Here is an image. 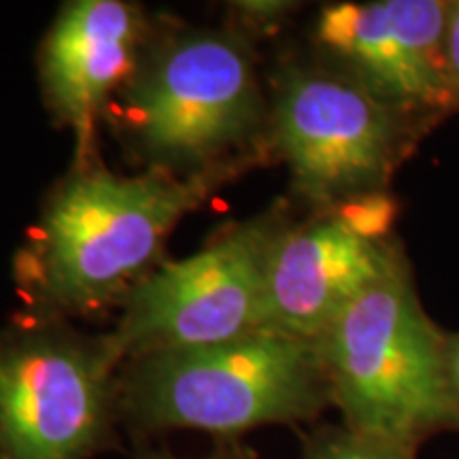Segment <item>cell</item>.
Wrapping results in <instances>:
<instances>
[{"mask_svg": "<svg viewBox=\"0 0 459 459\" xmlns=\"http://www.w3.org/2000/svg\"><path fill=\"white\" fill-rule=\"evenodd\" d=\"M445 74L453 113H459V0H446L445 11Z\"/></svg>", "mask_w": 459, "mask_h": 459, "instance_id": "7c38bea8", "label": "cell"}, {"mask_svg": "<svg viewBox=\"0 0 459 459\" xmlns=\"http://www.w3.org/2000/svg\"><path fill=\"white\" fill-rule=\"evenodd\" d=\"M122 100L126 134L156 170L211 169L260 134L266 145V100L238 32H183L160 43L132 71Z\"/></svg>", "mask_w": 459, "mask_h": 459, "instance_id": "277c9868", "label": "cell"}, {"mask_svg": "<svg viewBox=\"0 0 459 459\" xmlns=\"http://www.w3.org/2000/svg\"><path fill=\"white\" fill-rule=\"evenodd\" d=\"M317 347L342 426L415 453L459 432L446 330L423 307L409 255L355 296Z\"/></svg>", "mask_w": 459, "mask_h": 459, "instance_id": "6da1fadb", "label": "cell"}, {"mask_svg": "<svg viewBox=\"0 0 459 459\" xmlns=\"http://www.w3.org/2000/svg\"><path fill=\"white\" fill-rule=\"evenodd\" d=\"M111 338L30 334L0 347V459H91L117 443Z\"/></svg>", "mask_w": 459, "mask_h": 459, "instance_id": "52a82bcc", "label": "cell"}, {"mask_svg": "<svg viewBox=\"0 0 459 459\" xmlns=\"http://www.w3.org/2000/svg\"><path fill=\"white\" fill-rule=\"evenodd\" d=\"M419 453L358 434L342 423H321L302 436L300 459H417Z\"/></svg>", "mask_w": 459, "mask_h": 459, "instance_id": "8fae6325", "label": "cell"}, {"mask_svg": "<svg viewBox=\"0 0 459 459\" xmlns=\"http://www.w3.org/2000/svg\"><path fill=\"white\" fill-rule=\"evenodd\" d=\"M428 139L415 124L321 62L287 60L273 79L266 149L313 211L385 194Z\"/></svg>", "mask_w": 459, "mask_h": 459, "instance_id": "5b68a950", "label": "cell"}, {"mask_svg": "<svg viewBox=\"0 0 459 459\" xmlns=\"http://www.w3.org/2000/svg\"><path fill=\"white\" fill-rule=\"evenodd\" d=\"M445 11L446 0L324 4L311 26L315 60L429 134L455 115L445 74Z\"/></svg>", "mask_w": 459, "mask_h": 459, "instance_id": "9c48e42d", "label": "cell"}, {"mask_svg": "<svg viewBox=\"0 0 459 459\" xmlns=\"http://www.w3.org/2000/svg\"><path fill=\"white\" fill-rule=\"evenodd\" d=\"M145 20L119 0H79L57 15L43 48V82L60 122L88 147L96 117L111 91L141 60Z\"/></svg>", "mask_w": 459, "mask_h": 459, "instance_id": "30bf717a", "label": "cell"}, {"mask_svg": "<svg viewBox=\"0 0 459 459\" xmlns=\"http://www.w3.org/2000/svg\"><path fill=\"white\" fill-rule=\"evenodd\" d=\"M119 412L134 434L198 429L240 440L262 426H304L332 409L317 341L274 330L152 353L119 368Z\"/></svg>", "mask_w": 459, "mask_h": 459, "instance_id": "7a4b0ae2", "label": "cell"}, {"mask_svg": "<svg viewBox=\"0 0 459 459\" xmlns=\"http://www.w3.org/2000/svg\"><path fill=\"white\" fill-rule=\"evenodd\" d=\"M234 175L232 164L177 177H122L82 166L49 200L28 279L60 308H94L128 291L156 262L170 230Z\"/></svg>", "mask_w": 459, "mask_h": 459, "instance_id": "3957f363", "label": "cell"}, {"mask_svg": "<svg viewBox=\"0 0 459 459\" xmlns=\"http://www.w3.org/2000/svg\"><path fill=\"white\" fill-rule=\"evenodd\" d=\"M392 192L349 200L287 223L273 247L262 330L317 341L370 283L404 260Z\"/></svg>", "mask_w": 459, "mask_h": 459, "instance_id": "ba28073f", "label": "cell"}, {"mask_svg": "<svg viewBox=\"0 0 459 459\" xmlns=\"http://www.w3.org/2000/svg\"><path fill=\"white\" fill-rule=\"evenodd\" d=\"M446 364H449L453 398L459 411V332L446 330Z\"/></svg>", "mask_w": 459, "mask_h": 459, "instance_id": "9a60e30c", "label": "cell"}, {"mask_svg": "<svg viewBox=\"0 0 459 459\" xmlns=\"http://www.w3.org/2000/svg\"><path fill=\"white\" fill-rule=\"evenodd\" d=\"M136 459H179L170 455L169 451H156L147 449V446H139L136 451ZM200 459H257L255 451L249 445H245L243 440H217V446L209 455Z\"/></svg>", "mask_w": 459, "mask_h": 459, "instance_id": "4fadbf2b", "label": "cell"}, {"mask_svg": "<svg viewBox=\"0 0 459 459\" xmlns=\"http://www.w3.org/2000/svg\"><path fill=\"white\" fill-rule=\"evenodd\" d=\"M290 221L287 206H274L141 279L108 336L122 359L211 347L262 330L268 264Z\"/></svg>", "mask_w": 459, "mask_h": 459, "instance_id": "8992f818", "label": "cell"}, {"mask_svg": "<svg viewBox=\"0 0 459 459\" xmlns=\"http://www.w3.org/2000/svg\"><path fill=\"white\" fill-rule=\"evenodd\" d=\"M240 7V13H245L247 22L251 20V24L255 26H277L285 20L287 15L294 11L298 4L291 3H240L237 4Z\"/></svg>", "mask_w": 459, "mask_h": 459, "instance_id": "5bb4252c", "label": "cell"}]
</instances>
